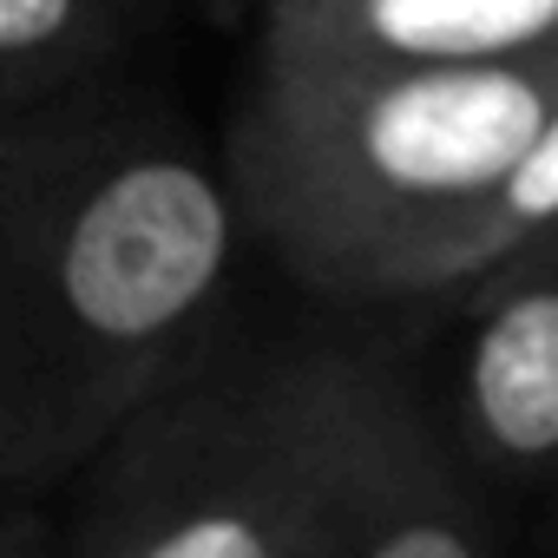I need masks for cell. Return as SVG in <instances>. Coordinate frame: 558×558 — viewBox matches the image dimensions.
I'll list each match as a JSON object with an SVG mask.
<instances>
[{
    "label": "cell",
    "instance_id": "1",
    "mask_svg": "<svg viewBox=\"0 0 558 558\" xmlns=\"http://www.w3.org/2000/svg\"><path fill=\"white\" fill-rule=\"evenodd\" d=\"M0 132L8 466L34 473L210 355L243 191L132 86Z\"/></svg>",
    "mask_w": 558,
    "mask_h": 558
},
{
    "label": "cell",
    "instance_id": "2",
    "mask_svg": "<svg viewBox=\"0 0 558 558\" xmlns=\"http://www.w3.org/2000/svg\"><path fill=\"white\" fill-rule=\"evenodd\" d=\"M558 112V53L499 66H250L243 217L342 303L440 296L486 197Z\"/></svg>",
    "mask_w": 558,
    "mask_h": 558
},
{
    "label": "cell",
    "instance_id": "3",
    "mask_svg": "<svg viewBox=\"0 0 558 558\" xmlns=\"http://www.w3.org/2000/svg\"><path fill=\"white\" fill-rule=\"evenodd\" d=\"M395 408L349 355H204L112 434L80 558H316Z\"/></svg>",
    "mask_w": 558,
    "mask_h": 558
},
{
    "label": "cell",
    "instance_id": "4",
    "mask_svg": "<svg viewBox=\"0 0 558 558\" xmlns=\"http://www.w3.org/2000/svg\"><path fill=\"white\" fill-rule=\"evenodd\" d=\"M558 53V0H276L269 66H499Z\"/></svg>",
    "mask_w": 558,
    "mask_h": 558
},
{
    "label": "cell",
    "instance_id": "5",
    "mask_svg": "<svg viewBox=\"0 0 558 558\" xmlns=\"http://www.w3.org/2000/svg\"><path fill=\"white\" fill-rule=\"evenodd\" d=\"M466 290L480 296V329L460 362L466 434L499 466L558 460V269L506 263Z\"/></svg>",
    "mask_w": 558,
    "mask_h": 558
},
{
    "label": "cell",
    "instance_id": "6",
    "mask_svg": "<svg viewBox=\"0 0 558 558\" xmlns=\"http://www.w3.org/2000/svg\"><path fill=\"white\" fill-rule=\"evenodd\" d=\"M165 0H0V125L125 86Z\"/></svg>",
    "mask_w": 558,
    "mask_h": 558
},
{
    "label": "cell",
    "instance_id": "7",
    "mask_svg": "<svg viewBox=\"0 0 558 558\" xmlns=\"http://www.w3.org/2000/svg\"><path fill=\"white\" fill-rule=\"evenodd\" d=\"M316 558H486V532L408 401L388 414Z\"/></svg>",
    "mask_w": 558,
    "mask_h": 558
},
{
    "label": "cell",
    "instance_id": "8",
    "mask_svg": "<svg viewBox=\"0 0 558 558\" xmlns=\"http://www.w3.org/2000/svg\"><path fill=\"white\" fill-rule=\"evenodd\" d=\"M545 230H558V112L545 119V132L532 138V151L512 165V178L486 197V210L466 223V236L453 243L447 263V290H466L480 276L506 269L519 250H532ZM440 290V296H447Z\"/></svg>",
    "mask_w": 558,
    "mask_h": 558
},
{
    "label": "cell",
    "instance_id": "9",
    "mask_svg": "<svg viewBox=\"0 0 558 558\" xmlns=\"http://www.w3.org/2000/svg\"><path fill=\"white\" fill-rule=\"evenodd\" d=\"M197 8H210V14H243V21L263 27V14L276 8V0H197Z\"/></svg>",
    "mask_w": 558,
    "mask_h": 558
},
{
    "label": "cell",
    "instance_id": "10",
    "mask_svg": "<svg viewBox=\"0 0 558 558\" xmlns=\"http://www.w3.org/2000/svg\"><path fill=\"white\" fill-rule=\"evenodd\" d=\"M512 263H551V269H558V230H545V236H538L532 250H519Z\"/></svg>",
    "mask_w": 558,
    "mask_h": 558
}]
</instances>
